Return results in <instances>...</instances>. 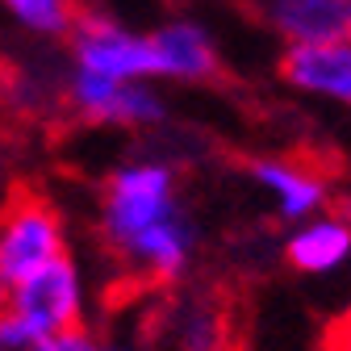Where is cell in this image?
I'll return each mask as SVG.
<instances>
[{
  "label": "cell",
  "instance_id": "10",
  "mask_svg": "<svg viewBox=\"0 0 351 351\" xmlns=\"http://www.w3.org/2000/svg\"><path fill=\"white\" fill-rule=\"evenodd\" d=\"M285 259L305 276H335L351 263V226L330 209L293 222L285 239Z\"/></svg>",
  "mask_w": 351,
  "mask_h": 351
},
{
  "label": "cell",
  "instance_id": "6",
  "mask_svg": "<svg viewBox=\"0 0 351 351\" xmlns=\"http://www.w3.org/2000/svg\"><path fill=\"white\" fill-rule=\"evenodd\" d=\"M151 34L159 84H209L222 75V47L197 17H163Z\"/></svg>",
  "mask_w": 351,
  "mask_h": 351
},
{
  "label": "cell",
  "instance_id": "3",
  "mask_svg": "<svg viewBox=\"0 0 351 351\" xmlns=\"http://www.w3.org/2000/svg\"><path fill=\"white\" fill-rule=\"evenodd\" d=\"M63 47H67V67L71 71L105 75V80H155L151 34L130 25L125 17H117L109 9L84 5Z\"/></svg>",
  "mask_w": 351,
  "mask_h": 351
},
{
  "label": "cell",
  "instance_id": "5",
  "mask_svg": "<svg viewBox=\"0 0 351 351\" xmlns=\"http://www.w3.org/2000/svg\"><path fill=\"white\" fill-rule=\"evenodd\" d=\"M0 305L21 318L29 330L42 339H55L63 330L88 326V310H93V289H88V272L75 255H59L51 263H42L38 272H29L21 285H13Z\"/></svg>",
  "mask_w": 351,
  "mask_h": 351
},
{
  "label": "cell",
  "instance_id": "2",
  "mask_svg": "<svg viewBox=\"0 0 351 351\" xmlns=\"http://www.w3.org/2000/svg\"><path fill=\"white\" fill-rule=\"evenodd\" d=\"M63 109L93 130H159L167 121V97L155 80H105L88 71H63Z\"/></svg>",
  "mask_w": 351,
  "mask_h": 351
},
{
  "label": "cell",
  "instance_id": "9",
  "mask_svg": "<svg viewBox=\"0 0 351 351\" xmlns=\"http://www.w3.org/2000/svg\"><path fill=\"white\" fill-rule=\"evenodd\" d=\"M280 75L293 93L351 109V38L326 47H293L280 59Z\"/></svg>",
  "mask_w": 351,
  "mask_h": 351
},
{
  "label": "cell",
  "instance_id": "12",
  "mask_svg": "<svg viewBox=\"0 0 351 351\" xmlns=\"http://www.w3.org/2000/svg\"><path fill=\"white\" fill-rule=\"evenodd\" d=\"M21 193H25V155H21L17 134L0 121V209L17 201Z\"/></svg>",
  "mask_w": 351,
  "mask_h": 351
},
{
  "label": "cell",
  "instance_id": "8",
  "mask_svg": "<svg viewBox=\"0 0 351 351\" xmlns=\"http://www.w3.org/2000/svg\"><path fill=\"white\" fill-rule=\"evenodd\" d=\"M255 13L285 51L351 38V0H255Z\"/></svg>",
  "mask_w": 351,
  "mask_h": 351
},
{
  "label": "cell",
  "instance_id": "14",
  "mask_svg": "<svg viewBox=\"0 0 351 351\" xmlns=\"http://www.w3.org/2000/svg\"><path fill=\"white\" fill-rule=\"evenodd\" d=\"M0 351H47V339L0 305Z\"/></svg>",
  "mask_w": 351,
  "mask_h": 351
},
{
  "label": "cell",
  "instance_id": "4",
  "mask_svg": "<svg viewBox=\"0 0 351 351\" xmlns=\"http://www.w3.org/2000/svg\"><path fill=\"white\" fill-rule=\"evenodd\" d=\"M59 255H71V226L51 197L25 189L0 209V297Z\"/></svg>",
  "mask_w": 351,
  "mask_h": 351
},
{
  "label": "cell",
  "instance_id": "19",
  "mask_svg": "<svg viewBox=\"0 0 351 351\" xmlns=\"http://www.w3.org/2000/svg\"><path fill=\"white\" fill-rule=\"evenodd\" d=\"M347 322H351V314H347Z\"/></svg>",
  "mask_w": 351,
  "mask_h": 351
},
{
  "label": "cell",
  "instance_id": "15",
  "mask_svg": "<svg viewBox=\"0 0 351 351\" xmlns=\"http://www.w3.org/2000/svg\"><path fill=\"white\" fill-rule=\"evenodd\" d=\"M47 351H101V339L88 326H75V330H63V335L47 339Z\"/></svg>",
  "mask_w": 351,
  "mask_h": 351
},
{
  "label": "cell",
  "instance_id": "1",
  "mask_svg": "<svg viewBox=\"0 0 351 351\" xmlns=\"http://www.w3.org/2000/svg\"><path fill=\"white\" fill-rule=\"evenodd\" d=\"M97 239L113 263L147 285L184 280L201 230L184 205L180 167L163 155L121 159L97 193Z\"/></svg>",
  "mask_w": 351,
  "mask_h": 351
},
{
  "label": "cell",
  "instance_id": "13",
  "mask_svg": "<svg viewBox=\"0 0 351 351\" xmlns=\"http://www.w3.org/2000/svg\"><path fill=\"white\" fill-rule=\"evenodd\" d=\"M180 339H176V351H222V330H217L213 314H205L201 305H193V310L180 318Z\"/></svg>",
  "mask_w": 351,
  "mask_h": 351
},
{
  "label": "cell",
  "instance_id": "18",
  "mask_svg": "<svg viewBox=\"0 0 351 351\" xmlns=\"http://www.w3.org/2000/svg\"><path fill=\"white\" fill-rule=\"evenodd\" d=\"M101 351H147V347H138V343H125V339H117V343H101Z\"/></svg>",
  "mask_w": 351,
  "mask_h": 351
},
{
  "label": "cell",
  "instance_id": "17",
  "mask_svg": "<svg viewBox=\"0 0 351 351\" xmlns=\"http://www.w3.org/2000/svg\"><path fill=\"white\" fill-rule=\"evenodd\" d=\"M330 205H335L330 213H339V217H343V222L351 226V197H339V201H330Z\"/></svg>",
  "mask_w": 351,
  "mask_h": 351
},
{
  "label": "cell",
  "instance_id": "7",
  "mask_svg": "<svg viewBox=\"0 0 351 351\" xmlns=\"http://www.w3.org/2000/svg\"><path fill=\"white\" fill-rule=\"evenodd\" d=\"M251 180L255 189L272 201L280 222H305L314 213H326L335 193H330V180L322 171H314L310 163H297V159H285V155H259L251 159Z\"/></svg>",
  "mask_w": 351,
  "mask_h": 351
},
{
  "label": "cell",
  "instance_id": "11",
  "mask_svg": "<svg viewBox=\"0 0 351 351\" xmlns=\"http://www.w3.org/2000/svg\"><path fill=\"white\" fill-rule=\"evenodd\" d=\"M84 0H0V13L13 29L34 42H67Z\"/></svg>",
  "mask_w": 351,
  "mask_h": 351
},
{
  "label": "cell",
  "instance_id": "16",
  "mask_svg": "<svg viewBox=\"0 0 351 351\" xmlns=\"http://www.w3.org/2000/svg\"><path fill=\"white\" fill-rule=\"evenodd\" d=\"M326 351H351V322H347V318L330 330V347H326Z\"/></svg>",
  "mask_w": 351,
  "mask_h": 351
}]
</instances>
